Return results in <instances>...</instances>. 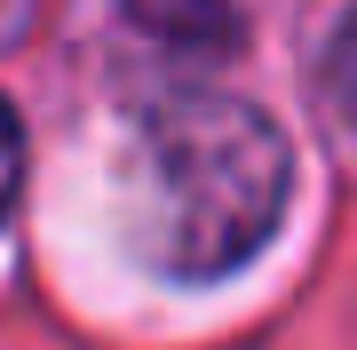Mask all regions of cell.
I'll return each instance as SVG.
<instances>
[{"instance_id":"1","label":"cell","mask_w":357,"mask_h":350,"mask_svg":"<svg viewBox=\"0 0 357 350\" xmlns=\"http://www.w3.org/2000/svg\"><path fill=\"white\" fill-rule=\"evenodd\" d=\"M143 168V239L159 271L222 279L238 271L286 215V136L246 96H167L135 119Z\"/></svg>"},{"instance_id":"2","label":"cell","mask_w":357,"mask_h":350,"mask_svg":"<svg viewBox=\"0 0 357 350\" xmlns=\"http://www.w3.org/2000/svg\"><path fill=\"white\" fill-rule=\"evenodd\" d=\"M119 16L135 32L167 40V48H222L238 32V8L230 0H119Z\"/></svg>"},{"instance_id":"3","label":"cell","mask_w":357,"mask_h":350,"mask_svg":"<svg viewBox=\"0 0 357 350\" xmlns=\"http://www.w3.org/2000/svg\"><path fill=\"white\" fill-rule=\"evenodd\" d=\"M326 96H333V112L357 128V8L342 16V32H333V56H326Z\"/></svg>"},{"instance_id":"4","label":"cell","mask_w":357,"mask_h":350,"mask_svg":"<svg viewBox=\"0 0 357 350\" xmlns=\"http://www.w3.org/2000/svg\"><path fill=\"white\" fill-rule=\"evenodd\" d=\"M16 183H24V128H16V112H8V96H0V215H8V199H16Z\"/></svg>"}]
</instances>
